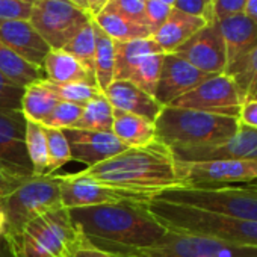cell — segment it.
Segmentation results:
<instances>
[{"label":"cell","instance_id":"cb8c5ba5","mask_svg":"<svg viewBox=\"0 0 257 257\" xmlns=\"http://www.w3.org/2000/svg\"><path fill=\"white\" fill-rule=\"evenodd\" d=\"M110 132L121 141L127 149L141 147L156 140V125L153 121L113 109V122Z\"/></svg>","mask_w":257,"mask_h":257},{"label":"cell","instance_id":"b9f144b4","mask_svg":"<svg viewBox=\"0 0 257 257\" xmlns=\"http://www.w3.org/2000/svg\"><path fill=\"white\" fill-rule=\"evenodd\" d=\"M70 257H121L115 252L106 251L103 248L95 246L94 243H91L83 234L80 237V240L77 242V245L74 246L73 252Z\"/></svg>","mask_w":257,"mask_h":257},{"label":"cell","instance_id":"f35d334b","mask_svg":"<svg viewBox=\"0 0 257 257\" xmlns=\"http://www.w3.org/2000/svg\"><path fill=\"white\" fill-rule=\"evenodd\" d=\"M173 11V7L161 2V0H146V22L152 32V37L161 29Z\"/></svg>","mask_w":257,"mask_h":257},{"label":"cell","instance_id":"484cf974","mask_svg":"<svg viewBox=\"0 0 257 257\" xmlns=\"http://www.w3.org/2000/svg\"><path fill=\"white\" fill-rule=\"evenodd\" d=\"M0 73L22 88L46 79L43 68L32 65L4 43H0Z\"/></svg>","mask_w":257,"mask_h":257},{"label":"cell","instance_id":"681fc988","mask_svg":"<svg viewBox=\"0 0 257 257\" xmlns=\"http://www.w3.org/2000/svg\"><path fill=\"white\" fill-rule=\"evenodd\" d=\"M71 4H74L76 7H79L80 10H83V11H86L88 13V4H86V0H70ZM89 14V13H88Z\"/></svg>","mask_w":257,"mask_h":257},{"label":"cell","instance_id":"603a6c76","mask_svg":"<svg viewBox=\"0 0 257 257\" xmlns=\"http://www.w3.org/2000/svg\"><path fill=\"white\" fill-rule=\"evenodd\" d=\"M43 71L46 80L52 83H74V82H89L95 83V76L86 67H83L74 56L65 50L50 49L44 62ZM98 86V85H97Z\"/></svg>","mask_w":257,"mask_h":257},{"label":"cell","instance_id":"52a82bcc","mask_svg":"<svg viewBox=\"0 0 257 257\" xmlns=\"http://www.w3.org/2000/svg\"><path fill=\"white\" fill-rule=\"evenodd\" d=\"M0 204L8 219L5 236L14 234L34 218L64 206L58 176H31L10 195L0 200Z\"/></svg>","mask_w":257,"mask_h":257},{"label":"cell","instance_id":"9a60e30c","mask_svg":"<svg viewBox=\"0 0 257 257\" xmlns=\"http://www.w3.org/2000/svg\"><path fill=\"white\" fill-rule=\"evenodd\" d=\"M209 76L210 74L200 71L180 56L174 53H165L155 98L162 106H170L174 100L194 89Z\"/></svg>","mask_w":257,"mask_h":257},{"label":"cell","instance_id":"2e32d148","mask_svg":"<svg viewBox=\"0 0 257 257\" xmlns=\"http://www.w3.org/2000/svg\"><path fill=\"white\" fill-rule=\"evenodd\" d=\"M64 134L70 144L71 161L85 164L86 168L107 161L127 149L112 132L68 128Z\"/></svg>","mask_w":257,"mask_h":257},{"label":"cell","instance_id":"44dd1931","mask_svg":"<svg viewBox=\"0 0 257 257\" xmlns=\"http://www.w3.org/2000/svg\"><path fill=\"white\" fill-rule=\"evenodd\" d=\"M216 23L225 44L228 70L257 44V25L243 13L224 17Z\"/></svg>","mask_w":257,"mask_h":257},{"label":"cell","instance_id":"c3c4849f","mask_svg":"<svg viewBox=\"0 0 257 257\" xmlns=\"http://www.w3.org/2000/svg\"><path fill=\"white\" fill-rule=\"evenodd\" d=\"M0 257H13L10 246L5 239H0Z\"/></svg>","mask_w":257,"mask_h":257},{"label":"cell","instance_id":"ffe728a7","mask_svg":"<svg viewBox=\"0 0 257 257\" xmlns=\"http://www.w3.org/2000/svg\"><path fill=\"white\" fill-rule=\"evenodd\" d=\"M104 97L109 100L115 110L144 116L150 121H156L164 106L155 98V95L146 92L140 86L127 80H113L104 91Z\"/></svg>","mask_w":257,"mask_h":257},{"label":"cell","instance_id":"5b68a950","mask_svg":"<svg viewBox=\"0 0 257 257\" xmlns=\"http://www.w3.org/2000/svg\"><path fill=\"white\" fill-rule=\"evenodd\" d=\"M82 237V231L64 206L29 221L20 231L8 234L13 257H70Z\"/></svg>","mask_w":257,"mask_h":257},{"label":"cell","instance_id":"d6a6232c","mask_svg":"<svg viewBox=\"0 0 257 257\" xmlns=\"http://www.w3.org/2000/svg\"><path fill=\"white\" fill-rule=\"evenodd\" d=\"M62 50H65L67 53L74 56L83 67H86L89 71L94 73L95 37H94L92 20L86 26H83Z\"/></svg>","mask_w":257,"mask_h":257},{"label":"cell","instance_id":"277c9868","mask_svg":"<svg viewBox=\"0 0 257 257\" xmlns=\"http://www.w3.org/2000/svg\"><path fill=\"white\" fill-rule=\"evenodd\" d=\"M155 125L156 138L173 152L216 146L231 138L240 127L234 116L174 106H164Z\"/></svg>","mask_w":257,"mask_h":257},{"label":"cell","instance_id":"8d00e7d4","mask_svg":"<svg viewBox=\"0 0 257 257\" xmlns=\"http://www.w3.org/2000/svg\"><path fill=\"white\" fill-rule=\"evenodd\" d=\"M25 88L16 85L0 73V109L20 110Z\"/></svg>","mask_w":257,"mask_h":257},{"label":"cell","instance_id":"f1b7e54d","mask_svg":"<svg viewBox=\"0 0 257 257\" xmlns=\"http://www.w3.org/2000/svg\"><path fill=\"white\" fill-rule=\"evenodd\" d=\"M113 122V107L101 92L82 107V113L74 128L82 131L110 132Z\"/></svg>","mask_w":257,"mask_h":257},{"label":"cell","instance_id":"d6986e66","mask_svg":"<svg viewBox=\"0 0 257 257\" xmlns=\"http://www.w3.org/2000/svg\"><path fill=\"white\" fill-rule=\"evenodd\" d=\"M0 43L40 68L50 52L29 20H0Z\"/></svg>","mask_w":257,"mask_h":257},{"label":"cell","instance_id":"ee69618b","mask_svg":"<svg viewBox=\"0 0 257 257\" xmlns=\"http://www.w3.org/2000/svg\"><path fill=\"white\" fill-rule=\"evenodd\" d=\"M246 0H213L215 20H221L228 16L243 13Z\"/></svg>","mask_w":257,"mask_h":257},{"label":"cell","instance_id":"9c48e42d","mask_svg":"<svg viewBox=\"0 0 257 257\" xmlns=\"http://www.w3.org/2000/svg\"><path fill=\"white\" fill-rule=\"evenodd\" d=\"M121 257H257V248L239 246L210 237L167 230L153 245Z\"/></svg>","mask_w":257,"mask_h":257},{"label":"cell","instance_id":"7402d4cb","mask_svg":"<svg viewBox=\"0 0 257 257\" xmlns=\"http://www.w3.org/2000/svg\"><path fill=\"white\" fill-rule=\"evenodd\" d=\"M206 25L207 23L204 20L173 8L167 22L152 38L158 43L164 53H173Z\"/></svg>","mask_w":257,"mask_h":257},{"label":"cell","instance_id":"7bdbcfd3","mask_svg":"<svg viewBox=\"0 0 257 257\" xmlns=\"http://www.w3.org/2000/svg\"><path fill=\"white\" fill-rule=\"evenodd\" d=\"M237 122L242 127L257 131V98H245L237 113Z\"/></svg>","mask_w":257,"mask_h":257},{"label":"cell","instance_id":"bcb514c9","mask_svg":"<svg viewBox=\"0 0 257 257\" xmlns=\"http://www.w3.org/2000/svg\"><path fill=\"white\" fill-rule=\"evenodd\" d=\"M243 14L249 17L257 25V0H246V5L243 10Z\"/></svg>","mask_w":257,"mask_h":257},{"label":"cell","instance_id":"83f0119b","mask_svg":"<svg viewBox=\"0 0 257 257\" xmlns=\"http://www.w3.org/2000/svg\"><path fill=\"white\" fill-rule=\"evenodd\" d=\"M94 37H95V53H94V76L98 88L104 91L113 82L115 73V44L92 20Z\"/></svg>","mask_w":257,"mask_h":257},{"label":"cell","instance_id":"e0dca14e","mask_svg":"<svg viewBox=\"0 0 257 257\" xmlns=\"http://www.w3.org/2000/svg\"><path fill=\"white\" fill-rule=\"evenodd\" d=\"M25 137L26 118L22 110L0 109V161L23 174L34 176Z\"/></svg>","mask_w":257,"mask_h":257},{"label":"cell","instance_id":"6da1fadb","mask_svg":"<svg viewBox=\"0 0 257 257\" xmlns=\"http://www.w3.org/2000/svg\"><path fill=\"white\" fill-rule=\"evenodd\" d=\"M73 174L137 195L146 203L167 189L182 186L174 152L158 138L147 146L128 147L107 161Z\"/></svg>","mask_w":257,"mask_h":257},{"label":"cell","instance_id":"8fae6325","mask_svg":"<svg viewBox=\"0 0 257 257\" xmlns=\"http://www.w3.org/2000/svg\"><path fill=\"white\" fill-rule=\"evenodd\" d=\"M177 170L182 186L189 188H222L257 180V161H177Z\"/></svg>","mask_w":257,"mask_h":257},{"label":"cell","instance_id":"4316f807","mask_svg":"<svg viewBox=\"0 0 257 257\" xmlns=\"http://www.w3.org/2000/svg\"><path fill=\"white\" fill-rule=\"evenodd\" d=\"M58 103L59 100L56 95L43 83V80H38L25 88L20 110L26 119L41 124L52 113Z\"/></svg>","mask_w":257,"mask_h":257},{"label":"cell","instance_id":"60d3db41","mask_svg":"<svg viewBox=\"0 0 257 257\" xmlns=\"http://www.w3.org/2000/svg\"><path fill=\"white\" fill-rule=\"evenodd\" d=\"M32 5L20 0H0V20H29Z\"/></svg>","mask_w":257,"mask_h":257},{"label":"cell","instance_id":"1f68e13d","mask_svg":"<svg viewBox=\"0 0 257 257\" xmlns=\"http://www.w3.org/2000/svg\"><path fill=\"white\" fill-rule=\"evenodd\" d=\"M43 83L56 95L59 101L73 103L77 106H85L92 98L100 95L103 91L95 85L89 82H74V83H52L46 79H43Z\"/></svg>","mask_w":257,"mask_h":257},{"label":"cell","instance_id":"4dcf8cb0","mask_svg":"<svg viewBox=\"0 0 257 257\" xmlns=\"http://www.w3.org/2000/svg\"><path fill=\"white\" fill-rule=\"evenodd\" d=\"M225 74L231 76L239 91L245 98H257V44L236 64H233Z\"/></svg>","mask_w":257,"mask_h":257},{"label":"cell","instance_id":"30bf717a","mask_svg":"<svg viewBox=\"0 0 257 257\" xmlns=\"http://www.w3.org/2000/svg\"><path fill=\"white\" fill-rule=\"evenodd\" d=\"M92 17L70 0H35L31 25L50 49H64Z\"/></svg>","mask_w":257,"mask_h":257},{"label":"cell","instance_id":"f907efd6","mask_svg":"<svg viewBox=\"0 0 257 257\" xmlns=\"http://www.w3.org/2000/svg\"><path fill=\"white\" fill-rule=\"evenodd\" d=\"M245 186H249V188H252V189H257V180L249 182V183H245Z\"/></svg>","mask_w":257,"mask_h":257},{"label":"cell","instance_id":"ac0fdd59","mask_svg":"<svg viewBox=\"0 0 257 257\" xmlns=\"http://www.w3.org/2000/svg\"><path fill=\"white\" fill-rule=\"evenodd\" d=\"M174 156L177 161H183V162L218 161V159L257 161V131L240 125L239 131L224 143L204 149L174 152Z\"/></svg>","mask_w":257,"mask_h":257},{"label":"cell","instance_id":"ab89813d","mask_svg":"<svg viewBox=\"0 0 257 257\" xmlns=\"http://www.w3.org/2000/svg\"><path fill=\"white\" fill-rule=\"evenodd\" d=\"M29 177H31L29 174H23L0 161V200H4L7 195H10Z\"/></svg>","mask_w":257,"mask_h":257},{"label":"cell","instance_id":"74e56055","mask_svg":"<svg viewBox=\"0 0 257 257\" xmlns=\"http://www.w3.org/2000/svg\"><path fill=\"white\" fill-rule=\"evenodd\" d=\"M173 8L177 11H182L185 14L198 17V19L204 20L206 23L215 22L213 0H176Z\"/></svg>","mask_w":257,"mask_h":257},{"label":"cell","instance_id":"d590c367","mask_svg":"<svg viewBox=\"0 0 257 257\" xmlns=\"http://www.w3.org/2000/svg\"><path fill=\"white\" fill-rule=\"evenodd\" d=\"M106 7L110 8L112 11L124 16L128 20L147 26V22H146V0H110Z\"/></svg>","mask_w":257,"mask_h":257},{"label":"cell","instance_id":"e575fe53","mask_svg":"<svg viewBox=\"0 0 257 257\" xmlns=\"http://www.w3.org/2000/svg\"><path fill=\"white\" fill-rule=\"evenodd\" d=\"M82 113V106L59 101L52 113L41 122L43 127L49 128H58V131H68V128H74L76 122L79 121Z\"/></svg>","mask_w":257,"mask_h":257},{"label":"cell","instance_id":"d4e9b609","mask_svg":"<svg viewBox=\"0 0 257 257\" xmlns=\"http://www.w3.org/2000/svg\"><path fill=\"white\" fill-rule=\"evenodd\" d=\"M92 20L115 43L152 38V32H150V29L147 26L128 20L124 16L112 11L107 7Z\"/></svg>","mask_w":257,"mask_h":257},{"label":"cell","instance_id":"7c38bea8","mask_svg":"<svg viewBox=\"0 0 257 257\" xmlns=\"http://www.w3.org/2000/svg\"><path fill=\"white\" fill-rule=\"evenodd\" d=\"M242 101L243 95L231 76L222 73L209 76L194 89L174 100L170 106L237 118Z\"/></svg>","mask_w":257,"mask_h":257},{"label":"cell","instance_id":"3957f363","mask_svg":"<svg viewBox=\"0 0 257 257\" xmlns=\"http://www.w3.org/2000/svg\"><path fill=\"white\" fill-rule=\"evenodd\" d=\"M146 206L167 230L198 234L239 246L257 248V222L254 221L237 219L156 198L149 200Z\"/></svg>","mask_w":257,"mask_h":257},{"label":"cell","instance_id":"7a4b0ae2","mask_svg":"<svg viewBox=\"0 0 257 257\" xmlns=\"http://www.w3.org/2000/svg\"><path fill=\"white\" fill-rule=\"evenodd\" d=\"M70 215L91 243L118 255L147 248L167 233L146 203L122 201L80 207L71 209Z\"/></svg>","mask_w":257,"mask_h":257},{"label":"cell","instance_id":"836d02e7","mask_svg":"<svg viewBox=\"0 0 257 257\" xmlns=\"http://www.w3.org/2000/svg\"><path fill=\"white\" fill-rule=\"evenodd\" d=\"M44 132H46L47 153H49L47 176H52L58 170H61L64 165L71 162V152H70V144L64 131L44 127Z\"/></svg>","mask_w":257,"mask_h":257},{"label":"cell","instance_id":"ba28073f","mask_svg":"<svg viewBox=\"0 0 257 257\" xmlns=\"http://www.w3.org/2000/svg\"><path fill=\"white\" fill-rule=\"evenodd\" d=\"M113 80L132 82L146 92L155 95L159 80L164 50L153 38L115 43Z\"/></svg>","mask_w":257,"mask_h":257},{"label":"cell","instance_id":"f546056e","mask_svg":"<svg viewBox=\"0 0 257 257\" xmlns=\"http://www.w3.org/2000/svg\"><path fill=\"white\" fill-rule=\"evenodd\" d=\"M26 152L32 165L34 176H47L49 153L44 127L35 121L26 119Z\"/></svg>","mask_w":257,"mask_h":257},{"label":"cell","instance_id":"816d5d0a","mask_svg":"<svg viewBox=\"0 0 257 257\" xmlns=\"http://www.w3.org/2000/svg\"><path fill=\"white\" fill-rule=\"evenodd\" d=\"M161 2H164V4H167V5H170V7H174L176 0H161Z\"/></svg>","mask_w":257,"mask_h":257},{"label":"cell","instance_id":"4fadbf2b","mask_svg":"<svg viewBox=\"0 0 257 257\" xmlns=\"http://www.w3.org/2000/svg\"><path fill=\"white\" fill-rule=\"evenodd\" d=\"M173 53L210 76L222 74L227 70L225 44L216 20L201 28Z\"/></svg>","mask_w":257,"mask_h":257},{"label":"cell","instance_id":"8992f818","mask_svg":"<svg viewBox=\"0 0 257 257\" xmlns=\"http://www.w3.org/2000/svg\"><path fill=\"white\" fill-rule=\"evenodd\" d=\"M155 198L257 222V189L245 185L222 188L180 186L167 189Z\"/></svg>","mask_w":257,"mask_h":257},{"label":"cell","instance_id":"5bb4252c","mask_svg":"<svg viewBox=\"0 0 257 257\" xmlns=\"http://www.w3.org/2000/svg\"><path fill=\"white\" fill-rule=\"evenodd\" d=\"M56 176L59 180L62 204L68 210L100 206V204H110V203H122V201L146 203L137 195L107 188L89 179L77 177L73 173L56 174Z\"/></svg>","mask_w":257,"mask_h":257},{"label":"cell","instance_id":"7dc6e473","mask_svg":"<svg viewBox=\"0 0 257 257\" xmlns=\"http://www.w3.org/2000/svg\"><path fill=\"white\" fill-rule=\"evenodd\" d=\"M8 230V219H7V213L5 209L0 204V239H4Z\"/></svg>","mask_w":257,"mask_h":257},{"label":"cell","instance_id":"f6af8a7d","mask_svg":"<svg viewBox=\"0 0 257 257\" xmlns=\"http://www.w3.org/2000/svg\"><path fill=\"white\" fill-rule=\"evenodd\" d=\"M110 2V0H86L88 4V13L92 19H95L104 8L106 5Z\"/></svg>","mask_w":257,"mask_h":257},{"label":"cell","instance_id":"f5cc1de1","mask_svg":"<svg viewBox=\"0 0 257 257\" xmlns=\"http://www.w3.org/2000/svg\"><path fill=\"white\" fill-rule=\"evenodd\" d=\"M20 2H26V4H31V5H34V4H35V0H20Z\"/></svg>","mask_w":257,"mask_h":257}]
</instances>
